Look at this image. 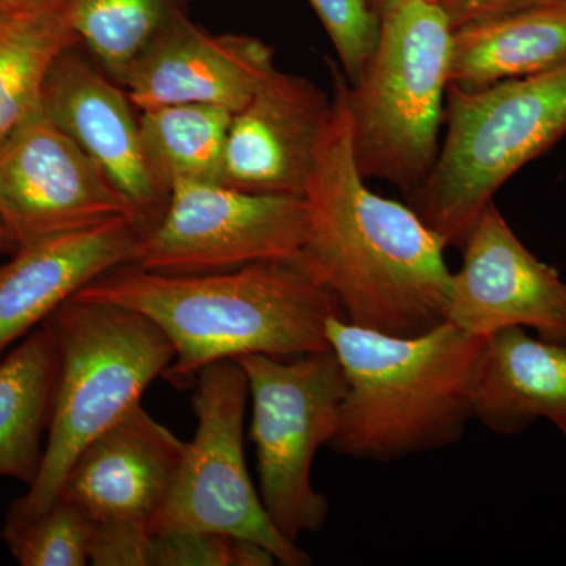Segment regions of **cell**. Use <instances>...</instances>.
Masks as SVG:
<instances>
[{
    "instance_id": "6da1fadb",
    "label": "cell",
    "mask_w": 566,
    "mask_h": 566,
    "mask_svg": "<svg viewBox=\"0 0 566 566\" xmlns=\"http://www.w3.org/2000/svg\"><path fill=\"white\" fill-rule=\"evenodd\" d=\"M333 74V111L305 191L307 234L294 266L333 294L346 322L419 335L447 322L452 271L446 241L411 207L367 188L354 158L344 71Z\"/></svg>"
},
{
    "instance_id": "7a4b0ae2",
    "label": "cell",
    "mask_w": 566,
    "mask_h": 566,
    "mask_svg": "<svg viewBox=\"0 0 566 566\" xmlns=\"http://www.w3.org/2000/svg\"><path fill=\"white\" fill-rule=\"evenodd\" d=\"M73 297L133 308L174 346L166 376L191 386L208 365L248 354L294 357L329 348L326 323L342 315L333 294L289 262L207 274H163L133 264L99 275Z\"/></svg>"
},
{
    "instance_id": "3957f363",
    "label": "cell",
    "mask_w": 566,
    "mask_h": 566,
    "mask_svg": "<svg viewBox=\"0 0 566 566\" xmlns=\"http://www.w3.org/2000/svg\"><path fill=\"white\" fill-rule=\"evenodd\" d=\"M326 338L348 390L331 449L390 461L457 444L475 419L474 382L486 338L444 322L419 335H389L333 315Z\"/></svg>"
},
{
    "instance_id": "277c9868",
    "label": "cell",
    "mask_w": 566,
    "mask_h": 566,
    "mask_svg": "<svg viewBox=\"0 0 566 566\" xmlns=\"http://www.w3.org/2000/svg\"><path fill=\"white\" fill-rule=\"evenodd\" d=\"M43 326L57 348V381L43 464L28 493L11 504L17 515L46 510L82 450L139 405L175 357L158 324L117 304L71 297Z\"/></svg>"
},
{
    "instance_id": "5b68a950",
    "label": "cell",
    "mask_w": 566,
    "mask_h": 566,
    "mask_svg": "<svg viewBox=\"0 0 566 566\" xmlns=\"http://www.w3.org/2000/svg\"><path fill=\"white\" fill-rule=\"evenodd\" d=\"M447 134L411 202L447 248H460L494 193L566 134V62L476 91L450 84Z\"/></svg>"
},
{
    "instance_id": "8992f818",
    "label": "cell",
    "mask_w": 566,
    "mask_h": 566,
    "mask_svg": "<svg viewBox=\"0 0 566 566\" xmlns=\"http://www.w3.org/2000/svg\"><path fill=\"white\" fill-rule=\"evenodd\" d=\"M452 25L441 3L412 0L382 18L381 41L346 106L354 158L415 199L438 161L446 120Z\"/></svg>"
},
{
    "instance_id": "52a82bcc",
    "label": "cell",
    "mask_w": 566,
    "mask_h": 566,
    "mask_svg": "<svg viewBox=\"0 0 566 566\" xmlns=\"http://www.w3.org/2000/svg\"><path fill=\"white\" fill-rule=\"evenodd\" d=\"M252 403L260 497L274 526L297 543L326 526L331 505L312 483V465L337 430L348 382L333 349L294 357H238Z\"/></svg>"
},
{
    "instance_id": "ba28073f",
    "label": "cell",
    "mask_w": 566,
    "mask_h": 566,
    "mask_svg": "<svg viewBox=\"0 0 566 566\" xmlns=\"http://www.w3.org/2000/svg\"><path fill=\"white\" fill-rule=\"evenodd\" d=\"M197 430L150 521L151 534L205 532L252 539L277 564L312 565V557L274 526L253 486L244 455L248 378L237 360H221L196 376Z\"/></svg>"
},
{
    "instance_id": "9c48e42d",
    "label": "cell",
    "mask_w": 566,
    "mask_h": 566,
    "mask_svg": "<svg viewBox=\"0 0 566 566\" xmlns=\"http://www.w3.org/2000/svg\"><path fill=\"white\" fill-rule=\"evenodd\" d=\"M307 226L304 197L177 181L163 218L142 234L129 264L153 273L207 274L255 263H293Z\"/></svg>"
},
{
    "instance_id": "30bf717a",
    "label": "cell",
    "mask_w": 566,
    "mask_h": 566,
    "mask_svg": "<svg viewBox=\"0 0 566 566\" xmlns=\"http://www.w3.org/2000/svg\"><path fill=\"white\" fill-rule=\"evenodd\" d=\"M117 218L137 226L132 203L43 111L0 151V219L18 248Z\"/></svg>"
},
{
    "instance_id": "8fae6325",
    "label": "cell",
    "mask_w": 566,
    "mask_h": 566,
    "mask_svg": "<svg viewBox=\"0 0 566 566\" xmlns=\"http://www.w3.org/2000/svg\"><path fill=\"white\" fill-rule=\"evenodd\" d=\"M452 274L447 322L488 338L524 327L549 344L566 345V282L521 243L494 202L479 216Z\"/></svg>"
},
{
    "instance_id": "7c38bea8",
    "label": "cell",
    "mask_w": 566,
    "mask_h": 566,
    "mask_svg": "<svg viewBox=\"0 0 566 566\" xmlns=\"http://www.w3.org/2000/svg\"><path fill=\"white\" fill-rule=\"evenodd\" d=\"M134 109L125 88L77 51L76 44L52 62L41 111L132 203L142 237L163 218L170 188L148 158Z\"/></svg>"
},
{
    "instance_id": "4fadbf2b",
    "label": "cell",
    "mask_w": 566,
    "mask_h": 566,
    "mask_svg": "<svg viewBox=\"0 0 566 566\" xmlns=\"http://www.w3.org/2000/svg\"><path fill=\"white\" fill-rule=\"evenodd\" d=\"M333 96L305 77L275 71L234 112L223 151L222 185L240 191L304 197Z\"/></svg>"
},
{
    "instance_id": "5bb4252c",
    "label": "cell",
    "mask_w": 566,
    "mask_h": 566,
    "mask_svg": "<svg viewBox=\"0 0 566 566\" xmlns=\"http://www.w3.org/2000/svg\"><path fill=\"white\" fill-rule=\"evenodd\" d=\"M277 71L274 50L249 35H211L180 10L126 74L122 87L139 111L211 104L238 112Z\"/></svg>"
},
{
    "instance_id": "9a60e30c",
    "label": "cell",
    "mask_w": 566,
    "mask_h": 566,
    "mask_svg": "<svg viewBox=\"0 0 566 566\" xmlns=\"http://www.w3.org/2000/svg\"><path fill=\"white\" fill-rule=\"evenodd\" d=\"M185 450L186 442L136 405L82 450L59 495L84 510L95 524L150 527Z\"/></svg>"
},
{
    "instance_id": "2e32d148",
    "label": "cell",
    "mask_w": 566,
    "mask_h": 566,
    "mask_svg": "<svg viewBox=\"0 0 566 566\" xmlns=\"http://www.w3.org/2000/svg\"><path fill=\"white\" fill-rule=\"evenodd\" d=\"M140 233L128 218L21 245L0 266V360L85 285L133 262Z\"/></svg>"
},
{
    "instance_id": "e0dca14e",
    "label": "cell",
    "mask_w": 566,
    "mask_h": 566,
    "mask_svg": "<svg viewBox=\"0 0 566 566\" xmlns=\"http://www.w3.org/2000/svg\"><path fill=\"white\" fill-rule=\"evenodd\" d=\"M475 419L502 436L549 420L566 439V345L506 327L486 338L474 382Z\"/></svg>"
},
{
    "instance_id": "ac0fdd59",
    "label": "cell",
    "mask_w": 566,
    "mask_h": 566,
    "mask_svg": "<svg viewBox=\"0 0 566 566\" xmlns=\"http://www.w3.org/2000/svg\"><path fill=\"white\" fill-rule=\"evenodd\" d=\"M566 62V0L469 22L452 32L449 85L476 91Z\"/></svg>"
},
{
    "instance_id": "d6986e66",
    "label": "cell",
    "mask_w": 566,
    "mask_h": 566,
    "mask_svg": "<svg viewBox=\"0 0 566 566\" xmlns=\"http://www.w3.org/2000/svg\"><path fill=\"white\" fill-rule=\"evenodd\" d=\"M59 356L41 324L0 360V476L32 486L43 464Z\"/></svg>"
},
{
    "instance_id": "ffe728a7",
    "label": "cell",
    "mask_w": 566,
    "mask_h": 566,
    "mask_svg": "<svg viewBox=\"0 0 566 566\" xmlns=\"http://www.w3.org/2000/svg\"><path fill=\"white\" fill-rule=\"evenodd\" d=\"M76 43L65 0L13 14L0 29V151L40 114L52 62Z\"/></svg>"
},
{
    "instance_id": "44dd1931",
    "label": "cell",
    "mask_w": 566,
    "mask_h": 566,
    "mask_svg": "<svg viewBox=\"0 0 566 566\" xmlns=\"http://www.w3.org/2000/svg\"><path fill=\"white\" fill-rule=\"evenodd\" d=\"M233 112L211 104H170L140 111L142 140L167 186L222 182L223 151Z\"/></svg>"
},
{
    "instance_id": "7402d4cb",
    "label": "cell",
    "mask_w": 566,
    "mask_h": 566,
    "mask_svg": "<svg viewBox=\"0 0 566 566\" xmlns=\"http://www.w3.org/2000/svg\"><path fill=\"white\" fill-rule=\"evenodd\" d=\"M177 11L175 0H65L74 36L120 85Z\"/></svg>"
},
{
    "instance_id": "603a6c76",
    "label": "cell",
    "mask_w": 566,
    "mask_h": 566,
    "mask_svg": "<svg viewBox=\"0 0 566 566\" xmlns=\"http://www.w3.org/2000/svg\"><path fill=\"white\" fill-rule=\"evenodd\" d=\"M95 523L84 510L59 495L43 512H7L2 539L21 566L91 565Z\"/></svg>"
},
{
    "instance_id": "cb8c5ba5",
    "label": "cell",
    "mask_w": 566,
    "mask_h": 566,
    "mask_svg": "<svg viewBox=\"0 0 566 566\" xmlns=\"http://www.w3.org/2000/svg\"><path fill=\"white\" fill-rule=\"evenodd\" d=\"M337 51L349 85L363 76L381 41L382 18L371 0H308Z\"/></svg>"
},
{
    "instance_id": "d4e9b609",
    "label": "cell",
    "mask_w": 566,
    "mask_h": 566,
    "mask_svg": "<svg viewBox=\"0 0 566 566\" xmlns=\"http://www.w3.org/2000/svg\"><path fill=\"white\" fill-rule=\"evenodd\" d=\"M153 535V566H238L240 538L205 532Z\"/></svg>"
},
{
    "instance_id": "484cf974",
    "label": "cell",
    "mask_w": 566,
    "mask_h": 566,
    "mask_svg": "<svg viewBox=\"0 0 566 566\" xmlns=\"http://www.w3.org/2000/svg\"><path fill=\"white\" fill-rule=\"evenodd\" d=\"M153 543L148 524L99 523L93 528L91 565L153 566Z\"/></svg>"
},
{
    "instance_id": "4316f807",
    "label": "cell",
    "mask_w": 566,
    "mask_h": 566,
    "mask_svg": "<svg viewBox=\"0 0 566 566\" xmlns=\"http://www.w3.org/2000/svg\"><path fill=\"white\" fill-rule=\"evenodd\" d=\"M556 2L565 0H441V7L449 18L452 31H455L469 22Z\"/></svg>"
},
{
    "instance_id": "83f0119b",
    "label": "cell",
    "mask_w": 566,
    "mask_h": 566,
    "mask_svg": "<svg viewBox=\"0 0 566 566\" xmlns=\"http://www.w3.org/2000/svg\"><path fill=\"white\" fill-rule=\"evenodd\" d=\"M50 2L52 0H0V9L10 11V13H24V11L40 9Z\"/></svg>"
},
{
    "instance_id": "f1b7e54d",
    "label": "cell",
    "mask_w": 566,
    "mask_h": 566,
    "mask_svg": "<svg viewBox=\"0 0 566 566\" xmlns=\"http://www.w3.org/2000/svg\"><path fill=\"white\" fill-rule=\"evenodd\" d=\"M406 2H412V0H371V6H374V9L379 17L385 18L389 11L403 6ZM423 2L441 3V0H423Z\"/></svg>"
},
{
    "instance_id": "f546056e",
    "label": "cell",
    "mask_w": 566,
    "mask_h": 566,
    "mask_svg": "<svg viewBox=\"0 0 566 566\" xmlns=\"http://www.w3.org/2000/svg\"><path fill=\"white\" fill-rule=\"evenodd\" d=\"M17 249L18 244L14 243L13 237L7 230L6 223L0 219V255H11Z\"/></svg>"
},
{
    "instance_id": "4dcf8cb0",
    "label": "cell",
    "mask_w": 566,
    "mask_h": 566,
    "mask_svg": "<svg viewBox=\"0 0 566 566\" xmlns=\"http://www.w3.org/2000/svg\"><path fill=\"white\" fill-rule=\"evenodd\" d=\"M17 13H10V11L0 9V29L3 28V25L7 24L11 20V17Z\"/></svg>"
}]
</instances>
